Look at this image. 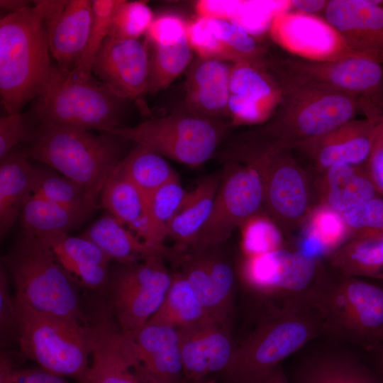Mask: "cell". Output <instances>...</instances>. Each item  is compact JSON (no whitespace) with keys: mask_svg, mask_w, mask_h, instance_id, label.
Segmentation results:
<instances>
[{"mask_svg":"<svg viewBox=\"0 0 383 383\" xmlns=\"http://www.w3.org/2000/svg\"><path fill=\"white\" fill-rule=\"evenodd\" d=\"M87 216L31 194L20 218L23 232L36 236L69 233Z\"/></svg>","mask_w":383,"mask_h":383,"instance_id":"obj_34","label":"cell"},{"mask_svg":"<svg viewBox=\"0 0 383 383\" xmlns=\"http://www.w3.org/2000/svg\"><path fill=\"white\" fill-rule=\"evenodd\" d=\"M382 352H383V349H382Z\"/></svg>","mask_w":383,"mask_h":383,"instance_id":"obj_56","label":"cell"},{"mask_svg":"<svg viewBox=\"0 0 383 383\" xmlns=\"http://www.w3.org/2000/svg\"><path fill=\"white\" fill-rule=\"evenodd\" d=\"M243 257H253L284 248L279 227L271 218L258 213L240 227Z\"/></svg>","mask_w":383,"mask_h":383,"instance_id":"obj_41","label":"cell"},{"mask_svg":"<svg viewBox=\"0 0 383 383\" xmlns=\"http://www.w3.org/2000/svg\"><path fill=\"white\" fill-rule=\"evenodd\" d=\"M329 260L343 274L377 279L383 274V234L350 238L329 255Z\"/></svg>","mask_w":383,"mask_h":383,"instance_id":"obj_33","label":"cell"},{"mask_svg":"<svg viewBox=\"0 0 383 383\" xmlns=\"http://www.w3.org/2000/svg\"><path fill=\"white\" fill-rule=\"evenodd\" d=\"M186 34L199 57L235 63L260 60L268 55L253 35L223 19L198 16L187 23Z\"/></svg>","mask_w":383,"mask_h":383,"instance_id":"obj_22","label":"cell"},{"mask_svg":"<svg viewBox=\"0 0 383 383\" xmlns=\"http://www.w3.org/2000/svg\"><path fill=\"white\" fill-rule=\"evenodd\" d=\"M14 289V298L33 309L91 323L78 286L55 260L38 236L23 232L1 260Z\"/></svg>","mask_w":383,"mask_h":383,"instance_id":"obj_4","label":"cell"},{"mask_svg":"<svg viewBox=\"0 0 383 383\" xmlns=\"http://www.w3.org/2000/svg\"><path fill=\"white\" fill-rule=\"evenodd\" d=\"M298 383H383L360 362L341 355L321 357L308 364Z\"/></svg>","mask_w":383,"mask_h":383,"instance_id":"obj_38","label":"cell"},{"mask_svg":"<svg viewBox=\"0 0 383 383\" xmlns=\"http://www.w3.org/2000/svg\"><path fill=\"white\" fill-rule=\"evenodd\" d=\"M269 57L233 63L228 101L231 126L261 124L275 111L282 90Z\"/></svg>","mask_w":383,"mask_h":383,"instance_id":"obj_17","label":"cell"},{"mask_svg":"<svg viewBox=\"0 0 383 383\" xmlns=\"http://www.w3.org/2000/svg\"><path fill=\"white\" fill-rule=\"evenodd\" d=\"M0 343L8 347L18 343L17 312L10 280L2 265L0 267Z\"/></svg>","mask_w":383,"mask_h":383,"instance_id":"obj_45","label":"cell"},{"mask_svg":"<svg viewBox=\"0 0 383 383\" xmlns=\"http://www.w3.org/2000/svg\"><path fill=\"white\" fill-rule=\"evenodd\" d=\"M34 164L26 151L15 149L0 162V236L2 240L20 218L32 194Z\"/></svg>","mask_w":383,"mask_h":383,"instance_id":"obj_28","label":"cell"},{"mask_svg":"<svg viewBox=\"0 0 383 383\" xmlns=\"http://www.w3.org/2000/svg\"><path fill=\"white\" fill-rule=\"evenodd\" d=\"M149 52L145 42L108 36L91 72L118 96L135 99L147 93Z\"/></svg>","mask_w":383,"mask_h":383,"instance_id":"obj_18","label":"cell"},{"mask_svg":"<svg viewBox=\"0 0 383 383\" xmlns=\"http://www.w3.org/2000/svg\"><path fill=\"white\" fill-rule=\"evenodd\" d=\"M380 372H381V379L383 381V352H382V357L380 361Z\"/></svg>","mask_w":383,"mask_h":383,"instance_id":"obj_54","label":"cell"},{"mask_svg":"<svg viewBox=\"0 0 383 383\" xmlns=\"http://www.w3.org/2000/svg\"><path fill=\"white\" fill-rule=\"evenodd\" d=\"M153 19V13L146 2L123 0L113 16L109 36L138 40L146 34Z\"/></svg>","mask_w":383,"mask_h":383,"instance_id":"obj_42","label":"cell"},{"mask_svg":"<svg viewBox=\"0 0 383 383\" xmlns=\"http://www.w3.org/2000/svg\"><path fill=\"white\" fill-rule=\"evenodd\" d=\"M147 46L149 52L147 93L155 94L166 89L189 67L193 50L187 36L174 45L147 44Z\"/></svg>","mask_w":383,"mask_h":383,"instance_id":"obj_39","label":"cell"},{"mask_svg":"<svg viewBox=\"0 0 383 383\" xmlns=\"http://www.w3.org/2000/svg\"><path fill=\"white\" fill-rule=\"evenodd\" d=\"M223 245L188 248L176 261L210 320L230 323L236 274Z\"/></svg>","mask_w":383,"mask_h":383,"instance_id":"obj_15","label":"cell"},{"mask_svg":"<svg viewBox=\"0 0 383 383\" xmlns=\"http://www.w3.org/2000/svg\"><path fill=\"white\" fill-rule=\"evenodd\" d=\"M99 204L107 213L144 240L146 230V198L118 168L107 179Z\"/></svg>","mask_w":383,"mask_h":383,"instance_id":"obj_31","label":"cell"},{"mask_svg":"<svg viewBox=\"0 0 383 383\" xmlns=\"http://www.w3.org/2000/svg\"><path fill=\"white\" fill-rule=\"evenodd\" d=\"M322 173L321 204L340 213L379 196L365 165H337Z\"/></svg>","mask_w":383,"mask_h":383,"instance_id":"obj_29","label":"cell"},{"mask_svg":"<svg viewBox=\"0 0 383 383\" xmlns=\"http://www.w3.org/2000/svg\"><path fill=\"white\" fill-rule=\"evenodd\" d=\"M123 0H92V22L84 52L72 72L87 77L92 74L94 60L109 35L113 16Z\"/></svg>","mask_w":383,"mask_h":383,"instance_id":"obj_40","label":"cell"},{"mask_svg":"<svg viewBox=\"0 0 383 383\" xmlns=\"http://www.w3.org/2000/svg\"><path fill=\"white\" fill-rule=\"evenodd\" d=\"M38 237L78 287L106 295L111 260L99 248L83 236L68 233Z\"/></svg>","mask_w":383,"mask_h":383,"instance_id":"obj_23","label":"cell"},{"mask_svg":"<svg viewBox=\"0 0 383 383\" xmlns=\"http://www.w3.org/2000/svg\"><path fill=\"white\" fill-rule=\"evenodd\" d=\"M230 126L228 121L199 116L184 105L166 116L147 119L133 127H120L110 133L162 157L196 167L218 151Z\"/></svg>","mask_w":383,"mask_h":383,"instance_id":"obj_9","label":"cell"},{"mask_svg":"<svg viewBox=\"0 0 383 383\" xmlns=\"http://www.w3.org/2000/svg\"><path fill=\"white\" fill-rule=\"evenodd\" d=\"M340 274H324L313 298L323 332L368 349L383 346V287Z\"/></svg>","mask_w":383,"mask_h":383,"instance_id":"obj_8","label":"cell"},{"mask_svg":"<svg viewBox=\"0 0 383 383\" xmlns=\"http://www.w3.org/2000/svg\"><path fill=\"white\" fill-rule=\"evenodd\" d=\"M91 321L95 338L91 361L77 383H160L135 355L106 309Z\"/></svg>","mask_w":383,"mask_h":383,"instance_id":"obj_16","label":"cell"},{"mask_svg":"<svg viewBox=\"0 0 383 383\" xmlns=\"http://www.w3.org/2000/svg\"><path fill=\"white\" fill-rule=\"evenodd\" d=\"M32 194L87 216L100 206L82 187L48 166L34 165Z\"/></svg>","mask_w":383,"mask_h":383,"instance_id":"obj_36","label":"cell"},{"mask_svg":"<svg viewBox=\"0 0 383 383\" xmlns=\"http://www.w3.org/2000/svg\"><path fill=\"white\" fill-rule=\"evenodd\" d=\"M187 194L177 177L146 197V243L165 246L163 241L167 236L168 226Z\"/></svg>","mask_w":383,"mask_h":383,"instance_id":"obj_37","label":"cell"},{"mask_svg":"<svg viewBox=\"0 0 383 383\" xmlns=\"http://www.w3.org/2000/svg\"><path fill=\"white\" fill-rule=\"evenodd\" d=\"M209 319L189 282L180 272L172 273V282L165 297L148 323L175 329L201 323Z\"/></svg>","mask_w":383,"mask_h":383,"instance_id":"obj_32","label":"cell"},{"mask_svg":"<svg viewBox=\"0 0 383 383\" xmlns=\"http://www.w3.org/2000/svg\"><path fill=\"white\" fill-rule=\"evenodd\" d=\"M308 219L306 228L320 240L327 255L346 242L349 233L341 213L321 204L311 211Z\"/></svg>","mask_w":383,"mask_h":383,"instance_id":"obj_43","label":"cell"},{"mask_svg":"<svg viewBox=\"0 0 383 383\" xmlns=\"http://www.w3.org/2000/svg\"><path fill=\"white\" fill-rule=\"evenodd\" d=\"M92 22V1L68 0L45 26L51 56L73 70L86 48Z\"/></svg>","mask_w":383,"mask_h":383,"instance_id":"obj_26","label":"cell"},{"mask_svg":"<svg viewBox=\"0 0 383 383\" xmlns=\"http://www.w3.org/2000/svg\"><path fill=\"white\" fill-rule=\"evenodd\" d=\"M210 218L189 248L223 245L236 228L260 213L263 187L251 164L226 162Z\"/></svg>","mask_w":383,"mask_h":383,"instance_id":"obj_14","label":"cell"},{"mask_svg":"<svg viewBox=\"0 0 383 383\" xmlns=\"http://www.w3.org/2000/svg\"><path fill=\"white\" fill-rule=\"evenodd\" d=\"M0 383H68L64 377L50 373L41 368L19 369L9 358L1 354Z\"/></svg>","mask_w":383,"mask_h":383,"instance_id":"obj_49","label":"cell"},{"mask_svg":"<svg viewBox=\"0 0 383 383\" xmlns=\"http://www.w3.org/2000/svg\"><path fill=\"white\" fill-rule=\"evenodd\" d=\"M374 128L372 118H355L299 143L291 150L321 173L337 165H365L372 148Z\"/></svg>","mask_w":383,"mask_h":383,"instance_id":"obj_19","label":"cell"},{"mask_svg":"<svg viewBox=\"0 0 383 383\" xmlns=\"http://www.w3.org/2000/svg\"><path fill=\"white\" fill-rule=\"evenodd\" d=\"M328 1L326 0H293L289 1V9L298 14L322 16Z\"/></svg>","mask_w":383,"mask_h":383,"instance_id":"obj_50","label":"cell"},{"mask_svg":"<svg viewBox=\"0 0 383 383\" xmlns=\"http://www.w3.org/2000/svg\"><path fill=\"white\" fill-rule=\"evenodd\" d=\"M281 87L280 101L270 118L231 138L222 149L225 156L292 149L356 118L362 112L360 98L327 86L289 83Z\"/></svg>","mask_w":383,"mask_h":383,"instance_id":"obj_1","label":"cell"},{"mask_svg":"<svg viewBox=\"0 0 383 383\" xmlns=\"http://www.w3.org/2000/svg\"><path fill=\"white\" fill-rule=\"evenodd\" d=\"M31 127L21 112L0 117V162L7 157L23 141H26Z\"/></svg>","mask_w":383,"mask_h":383,"instance_id":"obj_48","label":"cell"},{"mask_svg":"<svg viewBox=\"0 0 383 383\" xmlns=\"http://www.w3.org/2000/svg\"><path fill=\"white\" fill-rule=\"evenodd\" d=\"M363 113L372 118L374 124L372 148L365 168L378 194L383 196V110L370 106Z\"/></svg>","mask_w":383,"mask_h":383,"instance_id":"obj_46","label":"cell"},{"mask_svg":"<svg viewBox=\"0 0 383 383\" xmlns=\"http://www.w3.org/2000/svg\"><path fill=\"white\" fill-rule=\"evenodd\" d=\"M232 67L231 62L198 57L187 69L186 107L194 113L208 118L229 121L228 101Z\"/></svg>","mask_w":383,"mask_h":383,"instance_id":"obj_24","label":"cell"},{"mask_svg":"<svg viewBox=\"0 0 383 383\" xmlns=\"http://www.w3.org/2000/svg\"><path fill=\"white\" fill-rule=\"evenodd\" d=\"M255 328L236 345L223 374L229 383H253L323 332L313 308L262 309Z\"/></svg>","mask_w":383,"mask_h":383,"instance_id":"obj_5","label":"cell"},{"mask_svg":"<svg viewBox=\"0 0 383 383\" xmlns=\"http://www.w3.org/2000/svg\"><path fill=\"white\" fill-rule=\"evenodd\" d=\"M24 150L82 187L97 205L107 179L126 155L130 142L110 132L95 134L76 128L38 126L31 128Z\"/></svg>","mask_w":383,"mask_h":383,"instance_id":"obj_2","label":"cell"},{"mask_svg":"<svg viewBox=\"0 0 383 383\" xmlns=\"http://www.w3.org/2000/svg\"><path fill=\"white\" fill-rule=\"evenodd\" d=\"M271 67L282 84L313 83L350 94L383 109V64L360 54L314 60L272 56Z\"/></svg>","mask_w":383,"mask_h":383,"instance_id":"obj_12","label":"cell"},{"mask_svg":"<svg viewBox=\"0 0 383 383\" xmlns=\"http://www.w3.org/2000/svg\"><path fill=\"white\" fill-rule=\"evenodd\" d=\"M253 383H290L282 369L277 366L267 374Z\"/></svg>","mask_w":383,"mask_h":383,"instance_id":"obj_51","label":"cell"},{"mask_svg":"<svg viewBox=\"0 0 383 383\" xmlns=\"http://www.w3.org/2000/svg\"><path fill=\"white\" fill-rule=\"evenodd\" d=\"M377 279L383 280V274H382L381 275H379Z\"/></svg>","mask_w":383,"mask_h":383,"instance_id":"obj_55","label":"cell"},{"mask_svg":"<svg viewBox=\"0 0 383 383\" xmlns=\"http://www.w3.org/2000/svg\"><path fill=\"white\" fill-rule=\"evenodd\" d=\"M43 18L33 6L8 13L0 20V96L7 113L45 89L54 65Z\"/></svg>","mask_w":383,"mask_h":383,"instance_id":"obj_3","label":"cell"},{"mask_svg":"<svg viewBox=\"0 0 383 383\" xmlns=\"http://www.w3.org/2000/svg\"><path fill=\"white\" fill-rule=\"evenodd\" d=\"M15 299L18 345L41 369L78 380L87 370L94 345L90 324L36 311Z\"/></svg>","mask_w":383,"mask_h":383,"instance_id":"obj_7","label":"cell"},{"mask_svg":"<svg viewBox=\"0 0 383 383\" xmlns=\"http://www.w3.org/2000/svg\"><path fill=\"white\" fill-rule=\"evenodd\" d=\"M322 17L349 49L383 64V7L377 0H328Z\"/></svg>","mask_w":383,"mask_h":383,"instance_id":"obj_21","label":"cell"},{"mask_svg":"<svg viewBox=\"0 0 383 383\" xmlns=\"http://www.w3.org/2000/svg\"><path fill=\"white\" fill-rule=\"evenodd\" d=\"M177 331L184 383L226 371L236 347L231 336L230 323L208 319Z\"/></svg>","mask_w":383,"mask_h":383,"instance_id":"obj_20","label":"cell"},{"mask_svg":"<svg viewBox=\"0 0 383 383\" xmlns=\"http://www.w3.org/2000/svg\"><path fill=\"white\" fill-rule=\"evenodd\" d=\"M33 3L27 0H1L0 7L1 9L14 13L33 6Z\"/></svg>","mask_w":383,"mask_h":383,"instance_id":"obj_52","label":"cell"},{"mask_svg":"<svg viewBox=\"0 0 383 383\" xmlns=\"http://www.w3.org/2000/svg\"><path fill=\"white\" fill-rule=\"evenodd\" d=\"M221 175L203 179L185 199L170 222L167 236L174 240L179 252L190 248L211 216Z\"/></svg>","mask_w":383,"mask_h":383,"instance_id":"obj_30","label":"cell"},{"mask_svg":"<svg viewBox=\"0 0 383 383\" xmlns=\"http://www.w3.org/2000/svg\"><path fill=\"white\" fill-rule=\"evenodd\" d=\"M187 24L173 14H162L154 18L145 35V43L151 45H171L187 36Z\"/></svg>","mask_w":383,"mask_h":383,"instance_id":"obj_47","label":"cell"},{"mask_svg":"<svg viewBox=\"0 0 383 383\" xmlns=\"http://www.w3.org/2000/svg\"><path fill=\"white\" fill-rule=\"evenodd\" d=\"M82 236L94 243L113 262L133 263L150 255L174 262L178 255L175 248L146 243L107 212L91 223Z\"/></svg>","mask_w":383,"mask_h":383,"instance_id":"obj_27","label":"cell"},{"mask_svg":"<svg viewBox=\"0 0 383 383\" xmlns=\"http://www.w3.org/2000/svg\"><path fill=\"white\" fill-rule=\"evenodd\" d=\"M323 276L319 260L284 248L243 257L240 267L244 286L257 298L261 309L313 308Z\"/></svg>","mask_w":383,"mask_h":383,"instance_id":"obj_10","label":"cell"},{"mask_svg":"<svg viewBox=\"0 0 383 383\" xmlns=\"http://www.w3.org/2000/svg\"><path fill=\"white\" fill-rule=\"evenodd\" d=\"M125 334L135 355L160 383H184L177 329L147 323Z\"/></svg>","mask_w":383,"mask_h":383,"instance_id":"obj_25","label":"cell"},{"mask_svg":"<svg viewBox=\"0 0 383 383\" xmlns=\"http://www.w3.org/2000/svg\"><path fill=\"white\" fill-rule=\"evenodd\" d=\"M118 168L145 198L178 177L164 157L138 145L126 154L118 163Z\"/></svg>","mask_w":383,"mask_h":383,"instance_id":"obj_35","label":"cell"},{"mask_svg":"<svg viewBox=\"0 0 383 383\" xmlns=\"http://www.w3.org/2000/svg\"><path fill=\"white\" fill-rule=\"evenodd\" d=\"M351 238L383 234V197L375 196L341 213Z\"/></svg>","mask_w":383,"mask_h":383,"instance_id":"obj_44","label":"cell"},{"mask_svg":"<svg viewBox=\"0 0 383 383\" xmlns=\"http://www.w3.org/2000/svg\"><path fill=\"white\" fill-rule=\"evenodd\" d=\"M127 101L93 74L82 77L55 65L33 114L38 126L111 132L120 128Z\"/></svg>","mask_w":383,"mask_h":383,"instance_id":"obj_6","label":"cell"},{"mask_svg":"<svg viewBox=\"0 0 383 383\" xmlns=\"http://www.w3.org/2000/svg\"><path fill=\"white\" fill-rule=\"evenodd\" d=\"M185 383H209L206 379L187 382Z\"/></svg>","mask_w":383,"mask_h":383,"instance_id":"obj_53","label":"cell"},{"mask_svg":"<svg viewBox=\"0 0 383 383\" xmlns=\"http://www.w3.org/2000/svg\"><path fill=\"white\" fill-rule=\"evenodd\" d=\"M164 261L150 255L133 263L111 265L106 307L123 333L143 326L161 306L172 277Z\"/></svg>","mask_w":383,"mask_h":383,"instance_id":"obj_11","label":"cell"},{"mask_svg":"<svg viewBox=\"0 0 383 383\" xmlns=\"http://www.w3.org/2000/svg\"><path fill=\"white\" fill-rule=\"evenodd\" d=\"M235 162L251 164L257 170L264 204L279 227L293 228L308 218L311 212L309 182L292 150L267 149Z\"/></svg>","mask_w":383,"mask_h":383,"instance_id":"obj_13","label":"cell"}]
</instances>
